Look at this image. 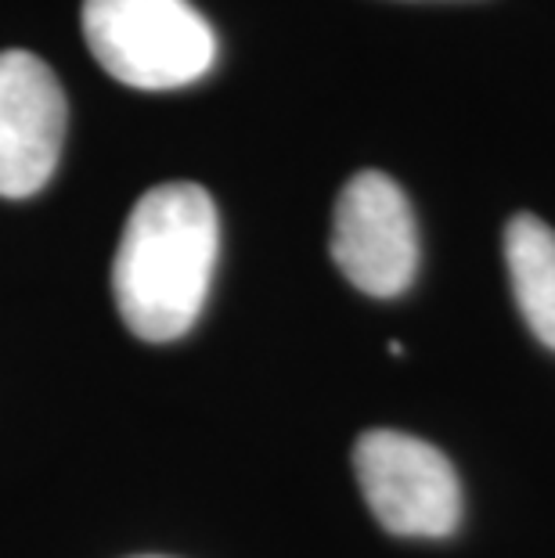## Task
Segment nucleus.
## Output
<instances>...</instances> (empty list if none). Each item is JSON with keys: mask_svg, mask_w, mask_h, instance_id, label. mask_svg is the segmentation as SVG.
<instances>
[{"mask_svg": "<svg viewBox=\"0 0 555 558\" xmlns=\"http://www.w3.org/2000/svg\"><path fill=\"white\" fill-rule=\"evenodd\" d=\"M220 253V220L206 187L167 181L145 192L112 259V295L126 328L145 342H173L206 306Z\"/></svg>", "mask_w": 555, "mask_h": 558, "instance_id": "obj_1", "label": "nucleus"}, {"mask_svg": "<svg viewBox=\"0 0 555 558\" xmlns=\"http://www.w3.org/2000/svg\"><path fill=\"white\" fill-rule=\"evenodd\" d=\"M148 558H152V555H148Z\"/></svg>", "mask_w": 555, "mask_h": 558, "instance_id": "obj_7", "label": "nucleus"}, {"mask_svg": "<svg viewBox=\"0 0 555 558\" xmlns=\"http://www.w3.org/2000/svg\"><path fill=\"white\" fill-rule=\"evenodd\" d=\"M353 472L372 515L397 537H451L462 522V483L426 439L372 429L353 447Z\"/></svg>", "mask_w": 555, "mask_h": 558, "instance_id": "obj_3", "label": "nucleus"}, {"mask_svg": "<svg viewBox=\"0 0 555 558\" xmlns=\"http://www.w3.org/2000/svg\"><path fill=\"white\" fill-rule=\"evenodd\" d=\"M505 264L519 314L555 350V231L534 213H516L505 228Z\"/></svg>", "mask_w": 555, "mask_h": 558, "instance_id": "obj_6", "label": "nucleus"}, {"mask_svg": "<svg viewBox=\"0 0 555 558\" xmlns=\"http://www.w3.org/2000/svg\"><path fill=\"white\" fill-rule=\"evenodd\" d=\"M65 116V94L44 58L0 54V195L29 198L51 181Z\"/></svg>", "mask_w": 555, "mask_h": 558, "instance_id": "obj_5", "label": "nucleus"}, {"mask_svg": "<svg viewBox=\"0 0 555 558\" xmlns=\"http://www.w3.org/2000/svg\"><path fill=\"white\" fill-rule=\"evenodd\" d=\"M84 37L112 80L177 90L217 62V33L192 0H84Z\"/></svg>", "mask_w": 555, "mask_h": 558, "instance_id": "obj_2", "label": "nucleus"}, {"mask_svg": "<svg viewBox=\"0 0 555 558\" xmlns=\"http://www.w3.org/2000/svg\"><path fill=\"white\" fill-rule=\"evenodd\" d=\"M333 259L361 292L394 300L415 281L419 228L394 177L364 170L342 184L333 217Z\"/></svg>", "mask_w": 555, "mask_h": 558, "instance_id": "obj_4", "label": "nucleus"}]
</instances>
